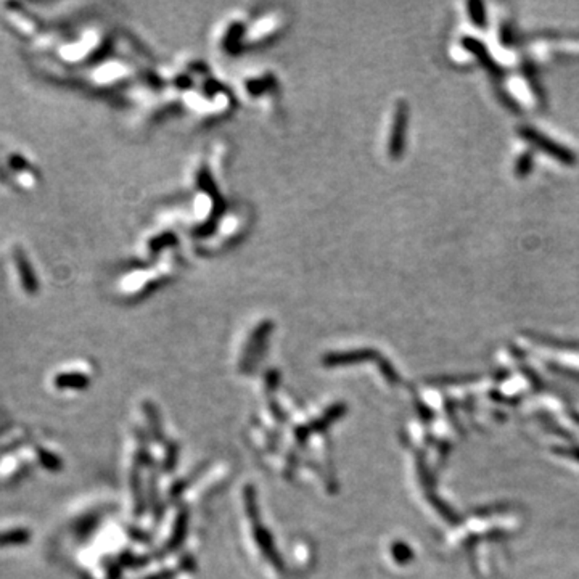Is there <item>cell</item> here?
I'll list each match as a JSON object with an SVG mask.
<instances>
[{
	"label": "cell",
	"instance_id": "obj_2",
	"mask_svg": "<svg viewBox=\"0 0 579 579\" xmlns=\"http://www.w3.org/2000/svg\"><path fill=\"white\" fill-rule=\"evenodd\" d=\"M521 134L525 135L526 139L535 140V144H536L537 146H541L542 150L548 151V153H551L552 156H557L558 160H562V161H565V162H570V161H573V156H571V153H568V151H567L565 149H562V146L555 145V144H553V142H551L548 139H546L544 135H539V134H537V132H535L532 129H530V128H525V129L521 131Z\"/></svg>",
	"mask_w": 579,
	"mask_h": 579
},
{
	"label": "cell",
	"instance_id": "obj_3",
	"mask_svg": "<svg viewBox=\"0 0 579 579\" xmlns=\"http://www.w3.org/2000/svg\"><path fill=\"white\" fill-rule=\"evenodd\" d=\"M405 129V106L401 103L398 106V111H396V121H394V131L393 137H391V153L393 156H398L403 150L404 144V131Z\"/></svg>",
	"mask_w": 579,
	"mask_h": 579
},
{
	"label": "cell",
	"instance_id": "obj_1",
	"mask_svg": "<svg viewBox=\"0 0 579 579\" xmlns=\"http://www.w3.org/2000/svg\"><path fill=\"white\" fill-rule=\"evenodd\" d=\"M2 155L3 158H0V169L3 171L5 177L13 179L12 184L26 190L37 182V172L28 161L26 155L13 149L5 150Z\"/></svg>",
	"mask_w": 579,
	"mask_h": 579
},
{
	"label": "cell",
	"instance_id": "obj_4",
	"mask_svg": "<svg viewBox=\"0 0 579 579\" xmlns=\"http://www.w3.org/2000/svg\"><path fill=\"white\" fill-rule=\"evenodd\" d=\"M470 10H471V18H473V22L478 24L480 28H482V24H485L482 5L481 3H470Z\"/></svg>",
	"mask_w": 579,
	"mask_h": 579
},
{
	"label": "cell",
	"instance_id": "obj_5",
	"mask_svg": "<svg viewBox=\"0 0 579 579\" xmlns=\"http://www.w3.org/2000/svg\"><path fill=\"white\" fill-rule=\"evenodd\" d=\"M518 167H520V169H523V174L530 171V167H531V155L521 156V160L518 161Z\"/></svg>",
	"mask_w": 579,
	"mask_h": 579
}]
</instances>
